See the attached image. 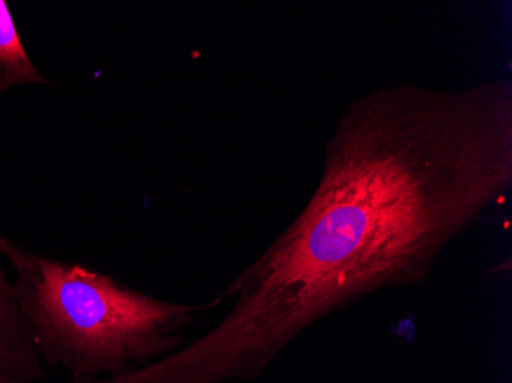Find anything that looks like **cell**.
<instances>
[{
  "label": "cell",
  "instance_id": "6da1fadb",
  "mask_svg": "<svg viewBox=\"0 0 512 383\" xmlns=\"http://www.w3.org/2000/svg\"><path fill=\"white\" fill-rule=\"evenodd\" d=\"M512 187V80L399 83L350 100L298 217L212 302L206 333L119 383L256 382L304 331L416 287Z\"/></svg>",
  "mask_w": 512,
  "mask_h": 383
},
{
  "label": "cell",
  "instance_id": "7a4b0ae2",
  "mask_svg": "<svg viewBox=\"0 0 512 383\" xmlns=\"http://www.w3.org/2000/svg\"><path fill=\"white\" fill-rule=\"evenodd\" d=\"M0 255L43 364L69 383H92L146 367L189 341L195 316L214 304L189 305L132 289L100 270L33 252L2 236Z\"/></svg>",
  "mask_w": 512,
  "mask_h": 383
},
{
  "label": "cell",
  "instance_id": "3957f363",
  "mask_svg": "<svg viewBox=\"0 0 512 383\" xmlns=\"http://www.w3.org/2000/svg\"><path fill=\"white\" fill-rule=\"evenodd\" d=\"M45 379V364L17 304L13 282L0 255V383H39Z\"/></svg>",
  "mask_w": 512,
  "mask_h": 383
},
{
  "label": "cell",
  "instance_id": "277c9868",
  "mask_svg": "<svg viewBox=\"0 0 512 383\" xmlns=\"http://www.w3.org/2000/svg\"><path fill=\"white\" fill-rule=\"evenodd\" d=\"M50 83L23 45L7 2L0 0V97L17 86Z\"/></svg>",
  "mask_w": 512,
  "mask_h": 383
}]
</instances>
